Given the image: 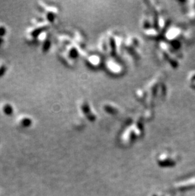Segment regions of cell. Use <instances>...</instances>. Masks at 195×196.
I'll return each mask as SVG.
<instances>
[{"mask_svg": "<svg viewBox=\"0 0 195 196\" xmlns=\"http://www.w3.org/2000/svg\"><path fill=\"white\" fill-rule=\"evenodd\" d=\"M3 111L7 115H10L13 113V109L10 105L6 104L3 106Z\"/></svg>", "mask_w": 195, "mask_h": 196, "instance_id": "obj_1", "label": "cell"}, {"mask_svg": "<svg viewBox=\"0 0 195 196\" xmlns=\"http://www.w3.org/2000/svg\"><path fill=\"white\" fill-rule=\"evenodd\" d=\"M20 124L22 126L25 127H27L29 126H30L31 124V121L29 118H23L20 121Z\"/></svg>", "mask_w": 195, "mask_h": 196, "instance_id": "obj_2", "label": "cell"}, {"mask_svg": "<svg viewBox=\"0 0 195 196\" xmlns=\"http://www.w3.org/2000/svg\"><path fill=\"white\" fill-rule=\"evenodd\" d=\"M5 33V29L3 27H0V36H3Z\"/></svg>", "mask_w": 195, "mask_h": 196, "instance_id": "obj_3", "label": "cell"}]
</instances>
